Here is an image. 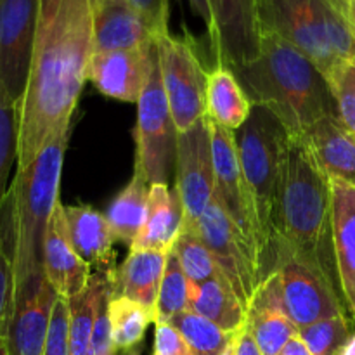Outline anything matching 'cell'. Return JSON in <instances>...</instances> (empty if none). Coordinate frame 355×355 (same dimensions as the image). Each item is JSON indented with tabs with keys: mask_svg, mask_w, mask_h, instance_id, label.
<instances>
[{
	"mask_svg": "<svg viewBox=\"0 0 355 355\" xmlns=\"http://www.w3.org/2000/svg\"><path fill=\"white\" fill-rule=\"evenodd\" d=\"M163 89L177 130L186 132L203 120L207 71L189 37H173L170 31L156 37Z\"/></svg>",
	"mask_w": 355,
	"mask_h": 355,
	"instance_id": "9c48e42d",
	"label": "cell"
},
{
	"mask_svg": "<svg viewBox=\"0 0 355 355\" xmlns=\"http://www.w3.org/2000/svg\"><path fill=\"white\" fill-rule=\"evenodd\" d=\"M44 274L55 293L66 300L82 293L92 281V267L73 248L61 201L52 214L45 234Z\"/></svg>",
	"mask_w": 355,
	"mask_h": 355,
	"instance_id": "ac0fdd59",
	"label": "cell"
},
{
	"mask_svg": "<svg viewBox=\"0 0 355 355\" xmlns=\"http://www.w3.org/2000/svg\"><path fill=\"white\" fill-rule=\"evenodd\" d=\"M175 175V189L186 215L184 224L198 227L215 193L214 149L207 114L193 128L179 132Z\"/></svg>",
	"mask_w": 355,
	"mask_h": 355,
	"instance_id": "4fadbf2b",
	"label": "cell"
},
{
	"mask_svg": "<svg viewBox=\"0 0 355 355\" xmlns=\"http://www.w3.org/2000/svg\"><path fill=\"white\" fill-rule=\"evenodd\" d=\"M232 71L253 106L269 111L291 142H302L318 121L336 114L324 75L311 59L266 28H260L257 58Z\"/></svg>",
	"mask_w": 355,
	"mask_h": 355,
	"instance_id": "7a4b0ae2",
	"label": "cell"
},
{
	"mask_svg": "<svg viewBox=\"0 0 355 355\" xmlns=\"http://www.w3.org/2000/svg\"><path fill=\"white\" fill-rule=\"evenodd\" d=\"M155 51L156 42L137 49L94 52L87 80L103 96L121 103H139Z\"/></svg>",
	"mask_w": 355,
	"mask_h": 355,
	"instance_id": "2e32d148",
	"label": "cell"
},
{
	"mask_svg": "<svg viewBox=\"0 0 355 355\" xmlns=\"http://www.w3.org/2000/svg\"><path fill=\"white\" fill-rule=\"evenodd\" d=\"M347 7H349V12H350V17H352L354 24H355V0H345Z\"/></svg>",
	"mask_w": 355,
	"mask_h": 355,
	"instance_id": "bcb514c9",
	"label": "cell"
},
{
	"mask_svg": "<svg viewBox=\"0 0 355 355\" xmlns=\"http://www.w3.org/2000/svg\"><path fill=\"white\" fill-rule=\"evenodd\" d=\"M218 355H236V333H234V336H232L231 342L227 343V347H225V349L222 350Z\"/></svg>",
	"mask_w": 355,
	"mask_h": 355,
	"instance_id": "f6af8a7d",
	"label": "cell"
},
{
	"mask_svg": "<svg viewBox=\"0 0 355 355\" xmlns=\"http://www.w3.org/2000/svg\"><path fill=\"white\" fill-rule=\"evenodd\" d=\"M207 120L210 125L211 149H214L215 196L218 198L225 214L231 217L238 231L241 232L253 260L266 277V257L270 252V246L263 234L255 203L243 175L236 132L227 130L222 125L211 121L208 116Z\"/></svg>",
	"mask_w": 355,
	"mask_h": 355,
	"instance_id": "ba28073f",
	"label": "cell"
},
{
	"mask_svg": "<svg viewBox=\"0 0 355 355\" xmlns=\"http://www.w3.org/2000/svg\"><path fill=\"white\" fill-rule=\"evenodd\" d=\"M19 149V110L7 101L0 89V211L9 200V179L17 165Z\"/></svg>",
	"mask_w": 355,
	"mask_h": 355,
	"instance_id": "1f68e13d",
	"label": "cell"
},
{
	"mask_svg": "<svg viewBox=\"0 0 355 355\" xmlns=\"http://www.w3.org/2000/svg\"><path fill=\"white\" fill-rule=\"evenodd\" d=\"M184 311H187V277L177 255L170 250L155 305V322H170Z\"/></svg>",
	"mask_w": 355,
	"mask_h": 355,
	"instance_id": "d6a6232c",
	"label": "cell"
},
{
	"mask_svg": "<svg viewBox=\"0 0 355 355\" xmlns=\"http://www.w3.org/2000/svg\"><path fill=\"white\" fill-rule=\"evenodd\" d=\"M155 352L163 355H194L172 322H155Z\"/></svg>",
	"mask_w": 355,
	"mask_h": 355,
	"instance_id": "f35d334b",
	"label": "cell"
},
{
	"mask_svg": "<svg viewBox=\"0 0 355 355\" xmlns=\"http://www.w3.org/2000/svg\"><path fill=\"white\" fill-rule=\"evenodd\" d=\"M64 211L73 248L90 267H96L111 279L116 270V255L113 248L116 239L106 217L89 205H71L64 207Z\"/></svg>",
	"mask_w": 355,
	"mask_h": 355,
	"instance_id": "7402d4cb",
	"label": "cell"
},
{
	"mask_svg": "<svg viewBox=\"0 0 355 355\" xmlns=\"http://www.w3.org/2000/svg\"><path fill=\"white\" fill-rule=\"evenodd\" d=\"M58 297L45 274L31 279L14 293L12 312L6 331L10 355H44Z\"/></svg>",
	"mask_w": 355,
	"mask_h": 355,
	"instance_id": "9a60e30c",
	"label": "cell"
},
{
	"mask_svg": "<svg viewBox=\"0 0 355 355\" xmlns=\"http://www.w3.org/2000/svg\"><path fill=\"white\" fill-rule=\"evenodd\" d=\"M110 290V279L106 274L97 272L82 293L68 300L69 355H90L97 305L103 295Z\"/></svg>",
	"mask_w": 355,
	"mask_h": 355,
	"instance_id": "83f0119b",
	"label": "cell"
},
{
	"mask_svg": "<svg viewBox=\"0 0 355 355\" xmlns=\"http://www.w3.org/2000/svg\"><path fill=\"white\" fill-rule=\"evenodd\" d=\"M44 355H69V305L62 297L54 304Z\"/></svg>",
	"mask_w": 355,
	"mask_h": 355,
	"instance_id": "d590c367",
	"label": "cell"
},
{
	"mask_svg": "<svg viewBox=\"0 0 355 355\" xmlns=\"http://www.w3.org/2000/svg\"><path fill=\"white\" fill-rule=\"evenodd\" d=\"M335 269L345 304L355 319V189L329 180Z\"/></svg>",
	"mask_w": 355,
	"mask_h": 355,
	"instance_id": "ffe728a7",
	"label": "cell"
},
{
	"mask_svg": "<svg viewBox=\"0 0 355 355\" xmlns=\"http://www.w3.org/2000/svg\"><path fill=\"white\" fill-rule=\"evenodd\" d=\"M198 231L207 243L218 270L231 283L234 293L246 307L263 279V274L253 260L241 232L225 214L215 193L198 222Z\"/></svg>",
	"mask_w": 355,
	"mask_h": 355,
	"instance_id": "7c38bea8",
	"label": "cell"
},
{
	"mask_svg": "<svg viewBox=\"0 0 355 355\" xmlns=\"http://www.w3.org/2000/svg\"><path fill=\"white\" fill-rule=\"evenodd\" d=\"M130 3L151 24L156 37L168 31V0H130Z\"/></svg>",
	"mask_w": 355,
	"mask_h": 355,
	"instance_id": "ab89813d",
	"label": "cell"
},
{
	"mask_svg": "<svg viewBox=\"0 0 355 355\" xmlns=\"http://www.w3.org/2000/svg\"><path fill=\"white\" fill-rule=\"evenodd\" d=\"M298 335L312 355H338L352 336L345 314L333 315V318L305 326L298 329Z\"/></svg>",
	"mask_w": 355,
	"mask_h": 355,
	"instance_id": "836d02e7",
	"label": "cell"
},
{
	"mask_svg": "<svg viewBox=\"0 0 355 355\" xmlns=\"http://www.w3.org/2000/svg\"><path fill=\"white\" fill-rule=\"evenodd\" d=\"M205 110L211 121L232 132H238L248 121L253 103L231 68L215 66L207 71Z\"/></svg>",
	"mask_w": 355,
	"mask_h": 355,
	"instance_id": "484cf974",
	"label": "cell"
},
{
	"mask_svg": "<svg viewBox=\"0 0 355 355\" xmlns=\"http://www.w3.org/2000/svg\"><path fill=\"white\" fill-rule=\"evenodd\" d=\"M260 28L293 45L328 80L355 58V24L345 0H257Z\"/></svg>",
	"mask_w": 355,
	"mask_h": 355,
	"instance_id": "5b68a950",
	"label": "cell"
},
{
	"mask_svg": "<svg viewBox=\"0 0 355 355\" xmlns=\"http://www.w3.org/2000/svg\"><path fill=\"white\" fill-rule=\"evenodd\" d=\"M0 355H10L9 349H7V343H6V336L0 338Z\"/></svg>",
	"mask_w": 355,
	"mask_h": 355,
	"instance_id": "7dc6e473",
	"label": "cell"
},
{
	"mask_svg": "<svg viewBox=\"0 0 355 355\" xmlns=\"http://www.w3.org/2000/svg\"><path fill=\"white\" fill-rule=\"evenodd\" d=\"M14 297V269L12 255L7 252L3 241L0 239V338L6 336L9 326L10 312H12Z\"/></svg>",
	"mask_w": 355,
	"mask_h": 355,
	"instance_id": "8d00e7d4",
	"label": "cell"
},
{
	"mask_svg": "<svg viewBox=\"0 0 355 355\" xmlns=\"http://www.w3.org/2000/svg\"><path fill=\"white\" fill-rule=\"evenodd\" d=\"M165 266V252L130 250L125 262L116 267L111 276V295H121L146 307L155 309Z\"/></svg>",
	"mask_w": 355,
	"mask_h": 355,
	"instance_id": "cb8c5ba5",
	"label": "cell"
},
{
	"mask_svg": "<svg viewBox=\"0 0 355 355\" xmlns=\"http://www.w3.org/2000/svg\"><path fill=\"white\" fill-rule=\"evenodd\" d=\"M149 187L141 172L134 170L130 182L120 191L116 198L110 203L106 210V220L113 231L116 243H125L130 246L141 234L148 215Z\"/></svg>",
	"mask_w": 355,
	"mask_h": 355,
	"instance_id": "4316f807",
	"label": "cell"
},
{
	"mask_svg": "<svg viewBox=\"0 0 355 355\" xmlns=\"http://www.w3.org/2000/svg\"><path fill=\"white\" fill-rule=\"evenodd\" d=\"M153 355H163V354H156V352H155V354H153Z\"/></svg>",
	"mask_w": 355,
	"mask_h": 355,
	"instance_id": "681fc988",
	"label": "cell"
},
{
	"mask_svg": "<svg viewBox=\"0 0 355 355\" xmlns=\"http://www.w3.org/2000/svg\"><path fill=\"white\" fill-rule=\"evenodd\" d=\"M302 144L329 180L355 189V137L343 127L336 114L318 121Z\"/></svg>",
	"mask_w": 355,
	"mask_h": 355,
	"instance_id": "44dd1931",
	"label": "cell"
},
{
	"mask_svg": "<svg viewBox=\"0 0 355 355\" xmlns=\"http://www.w3.org/2000/svg\"><path fill=\"white\" fill-rule=\"evenodd\" d=\"M194 355H218L227 347L234 333H227L193 311H184L172 319Z\"/></svg>",
	"mask_w": 355,
	"mask_h": 355,
	"instance_id": "f546056e",
	"label": "cell"
},
{
	"mask_svg": "<svg viewBox=\"0 0 355 355\" xmlns=\"http://www.w3.org/2000/svg\"><path fill=\"white\" fill-rule=\"evenodd\" d=\"M191 7L196 12V16L200 17L201 21L207 26L208 35L211 33V28H214V17H211V9H210V2L208 0H189Z\"/></svg>",
	"mask_w": 355,
	"mask_h": 355,
	"instance_id": "b9f144b4",
	"label": "cell"
},
{
	"mask_svg": "<svg viewBox=\"0 0 355 355\" xmlns=\"http://www.w3.org/2000/svg\"><path fill=\"white\" fill-rule=\"evenodd\" d=\"M331 187L302 142H291L284 159L272 220L274 260L302 257L331 270Z\"/></svg>",
	"mask_w": 355,
	"mask_h": 355,
	"instance_id": "3957f363",
	"label": "cell"
},
{
	"mask_svg": "<svg viewBox=\"0 0 355 355\" xmlns=\"http://www.w3.org/2000/svg\"><path fill=\"white\" fill-rule=\"evenodd\" d=\"M272 269L279 272L286 311L298 329L345 314L340 304L331 270L302 257H277Z\"/></svg>",
	"mask_w": 355,
	"mask_h": 355,
	"instance_id": "30bf717a",
	"label": "cell"
},
{
	"mask_svg": "<svg viewBox=\"0 0 355 355\" xmlns=\"http://www.w3.org/2000/svg\"><path fill=\"white\" fill-rule=\"evenodd\" d=\"M277 355H312L311 350L307 349L304 340L300 338V335H295L286 345L281 349V352Z\"/></svg>",
	"mask_w": 355,
	"mask_h": 355,
	"instance_id": "7bdbcfd3",
	"label": "cell"
},
{
	"mask_svg": "<svg viewBox=\"0 0 355 355\" xmlns=\"http://www.w3.org/2000/svg\"><path fill=\"white\" fill-rule=\"evenodd\" d=\"M94 47L90 0H40L30 76L19 106L16 172L68 130L87 80Z\"/></svg>",
	"mask_w": 355,
	"mask_h": 355,
	"instance_id": "6da1fadb",
	"label": "cell"
},
{
	"mask_svg": "<svg viewBox=\"0 0 355 355\" xmlns=\"http://www.w3.org/2000/svg\"><path fill=\"white\" fill-rule=\"evenodd\" d=\"M187 309L227 333L239 331L246 322V307L220 270L203 283L187 281Z\"/></svg>",
	"mask_w": 355,
	"mask_h": 355,
	"instance_id": "d4e9b609",
	"label": "cell"
},
{
	"mask_svg": "<svg viewBox=\"0 0 355 355\" xmlns=\"http://www.w3.org/2000/svg\"><path fill=\"white\" fill-rule=\"evenodd\" d=\"M239 163L257 215L272 252V220L290 137L267 110L253 106L248 121L236 132Z\"/></svg>",
	"mask_w": 355,
	"mask_h": 355,
	"instance_id": "8992f818",
	"label": "cell"
},
{
	"mask_svg": "<svg viewBox=\"0 0 355 355\" xmlns=\"http://www.w3.org/2000/svg\"><path fill=\"white\" fill-rule=\"evenodd\" d=\"M96 52L137 49L153 44L156 33L130 0H90Z\"/></svg>",
	"mask_w": 355,
	"mask_h": 355,
	"instance_id": "d6986e66",
	"label": "cell"
},
{
	"mask_svg": "<svg viewBox=\"0 0 355 355\" xmlns=\"http://www.w3.org/2000/svg\"><path fill=\"white\" fill-rule=\"evenodd\" d=\"M172 252L179 259L189 283H203L218 272L217 263H215L207 243L201 238L198 227L184 224L179 238L173 243Z\"/></svg>",
	"mask_w": 355,
	"mask_h": 355,
	"instance_id": "4dcf8cb0",
	"label": "cell"
},
{
	"mask_svg": "<svg viewBox=\"0 0 355 355\" xmlns=\"http://www.w3.org/2000/svg\"><path fill=\"white\" fill-rule=\"evenodd\" d=\"M177 141L179 130L163 89L158 51H155L146 87L137 103L135 128V170L141 172L149 184H168L172 179Z\"/></svg>",
	"mask_w": 355,
	"mask_h": 355,
	"instance_id": "52a82bcc",
	"label": "cell"
},
{
	"mask_svg": "<svg viewBox=\"0 0 355 355\" xmlns=\"http://www.w3.org/2000/svg\"><path fill=\"white\" fill-rule=\"evenodd\" d=\"M336 114L343 127L355 137V58L342 62L328 78Z\"/></svg>",
	"mask_w": 355,
	"mask_h": 355,
	"instance_id": "e575fe53",
	"label": "cell"
},
{
	"mask_svg": "<svg viewBox=\"0 0 355 355\" xmlns=\"http://www.w3.org/2000/svg\"><path fill=\"white\" fill-rule=\"evenodd\" d=\"M214 17L210 45L217 66L238 69L257 58L260 23L257 0H208Z\"/></svg>",
	"mask_w": 355,
	"mask_h": 355,
	"instance_id": "5bb4252c",
	"label": "cell"
},
{
	"mask_svg": "<svg viewBox=\"0 0 355 355\" xmlns=\"http://www.w3.org/2000/svg\"><path fill=\"white\" fill-rule=\"evenodd\" d=\"M184 220L186 215L179 191L175 187L172 189L168 184H151L144 227L130 245V250L168 253L182 231Z\"/></svg>",
	"mask_w": 355,
	"mask_h": 355,
	"instance_id": "603a6c76",
	"label": "cell"
},
{
	"mask_svg": "<svg viewBox=\"0 0 355 355\" xmlns=\"http://www.w3.org/2000/svg\"><path fill=\"white\" fill-rule=\"evenodd\" d=\"M236 355H263L246 324L236 331Z\"/></svg>",
	"mask_w": 355,
	"mask_h": 355,
	"instance_id": "60d3db41",
	"label": "cell"
},
{
	"mask_svg": "<svg viewBox=\"0 0 355 355\" xmlns=\"http://www.w3.org/2000/svg\"><path fill=\"white\" fill-rule=\"evenodd\" d=\"M338 355H355V335L349 338V342L343 345V349L340 350Z\"/></svg>",
	"mask_w": 355,
	"mask_h": 355,
	"instance_id": "ee69618b",
	"label": "cell"
},
{
	"mask_svg": "<svg viewBox=\"0 0 355 355\" xmlns=\"http://www.w3.org/2000/svg\"><path fill=\"white\" fill-rule=\"evenodd\" d=\"M107 318L111 324L114 349L118 352L134 350L144 338L146 329L156 321L155 309L121 295H111L107 302Z\"/></svg>",
	"mask_w": 355,
	"mask_h": 355,
	"instance_id": "f1b7e54d",
	"label": "cell"
},
{
	"mask_svg": "<svg viewBox=\"0 0 355 355\" xmlns=\"http://www.w3.org/2000/svg\"><path fill=\"white\" fill-rule=\"evenodd\" d=\"M246 326L263 355H277L284 345L298 335V328L286 311L276 269L270 270L246 305Z\"/></svg>",
	"mask_w": 355,
	"mask_h": 355,
	"instance_id": "e0dca14e",
	"label": "cell"
},
{
	"mask_svg": "<svg viewBox=\"0 0 355 355\" xmlns=\"http://www.w3.org/2000/svg\"><path fill=\"white\" fill-rule=\"evenodd\" d=\"M110 297L111 290L103 295V298L99 300V305H97L90 355H116L118 352V350L114 349L110 318H107V302H110Z\"/></svg>",
	"mask_w": 355,
	"mask_h": 355,
	"instance_id": "74e56055",
	"label": "cell"
},
{
	"mask_svg": "<svg viewBox=\"0 0 355 355\" xmlns=\"http://www.w3.org/2000/svg\"><path fill=\"white\" fill-rule=\"evenodd\" d=\"M40 0H0V89L19 110L30 76Z\"/></svg>",
	"mask_w": 355,
	"mask_h": 355,
	"instance_id": "8fae6325",
	"label": "cell"
},
{
	"mask_svg": "<svg viewBox=\"0 0 355 355\" xmlns=\"http://www.w3.org/2000/svg\"><path fill=\"white\" fill-rule=\"evenodd\" d=\"M68 141L69 128L59 132L26 170L16 172L10 187L14 293L44 274L45 234L59 203V186Z\"/></svg>",
	"mask_w": 355,
	"mask_h": 355,
	"instance_id": "277c9868",
	"label": "cell"
},
{
	"mask_svg": "<svg viewBox=\"0 0 355 355\" xmlns=\"http://www.w3.org/2000/svg\"><path fill=\"white\" fill-rule=\"evenodd\" d=\"M123 355H139L135 350H127V352H123Z\"/></svg>",
	"mask_w": 355,
	"mask_h": 355,
	"instance_id": "c3c4849f",
	"label": "cell"
}]
</instances>
